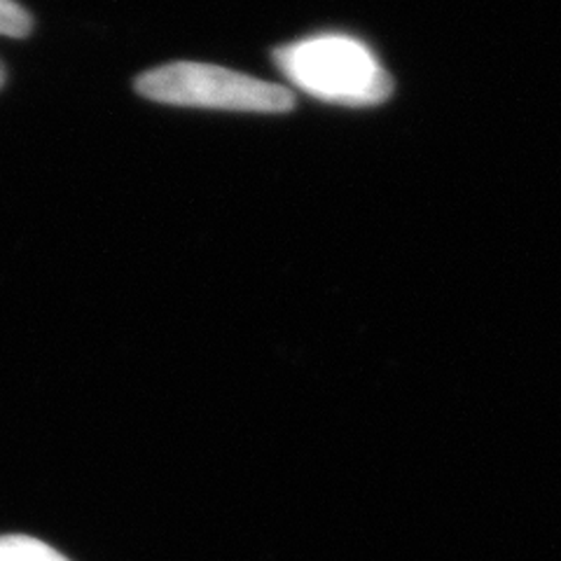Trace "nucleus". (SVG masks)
I'll list each match as a JSON object with an SVG mask.
<instances>
[{"instance_id": "f257e3e1", "label": "nucleus", "mask_w": 561, "mask_h": 561, "mask_svg": "<svg viewBox=\"0 0 561 561\" xmlns=\"http://www.w3.org/2000/svg\"><path fill=\"white\" fill-rule=\"evenodd\" d=\"M276 66L297 90L325 103L367 108L393 92L389 70L354 35L321 33L276 49Z\"/></svg>"}, {"instance_id": "f03ea898", "label": "nucleus", "mask_w": 561, "mask_h": 561, "mask_svg": "<svg viewBox=\"0 0 561 561\" xmlns=\"http://www.w3.org/2000/svg\"><path fill=\"white\" fill-rule=\"evenodd\" d=\"M136 92L157 103L192 108L286 113L295 105V96L286 87L230 68L192 61L148 70L136 80Z\"/></svg>"}, {"instance_id": "7ed1b4c3", "label": "nucleus", "mask_w": 561, "mask_h": 561, "mask_svg": "<svg viewBox=\"0 0 561 561\" xmlns=\"http://www.w3.org/2000/svg\"><path fill=\"white\" fill-rule=\"evenodd\" d=\"M0 561H68L47 542L28 536H0Z\"/></svg>"}, {"instance_id": "20e7f679", "label": "nucleus", "mask_w": 561, "mask_h": 561, "mask_svg": "<svg viewBox=\"0 0 561 561\" xmlns=\"http://www.w3.org/2000/svg\"><path fill=\"white\" fill-rule=\"evenodd\" d=\"M33 28L31 14L14 0H0V35L24 38Z\"/></svg>"}, {"instance_id": "39448f33", "label": "nucleus", "mask_w": 561, "mask_h": 561, "mask_svg": "<svg viewBox=\"0 0 561 561\" xmlns=\"http://www.w3.org/2000/svg\"><path fill=\"white\" fill-rule=\"evenodd\" d=\"M3 82H5V68L0 66V87H3Z\"/></svg>"}]
</instances>
